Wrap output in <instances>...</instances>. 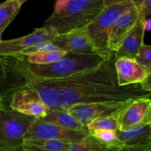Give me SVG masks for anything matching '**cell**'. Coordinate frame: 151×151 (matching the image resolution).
<instances>
[{
  "mask_svg": "<svg viewBox=\"0 0 151 151\" xmlns=\"http://www.w3.org/2000/svg\"><path fill=\"white\" fill-rule=\"evenodd\" d=\"M9 62L14 72L15 90L23 87L33 89L44 104L51 109L66 110L78 104L126 102L150 97L139 83L118 85L114 67V53L100 66L66 78L46 80L35 78Z\"/></svg>",
  "mask_w": 151,
  "mask_h": 151,
  "instance_id": "1",
  "label": "cell"
},
{
  "mask_svg": "<svg viewBox=\"0 0 151 151\" xmlns=\"http://www.w3.org/2000/svg\"><path fill=\"white\" fill-rule=\"evenodd\" d=\"M15 66L35 78L55 80L91 70L100 66L106 59L97 53L76 54L66 53L61 59L47 65L27 63L23 56H8ZM107 60V59H106Z\"/></svg>",
  "mask_w": 151,
  "mask_h": 151,
  "instance_id": "2",
  "label": "cell"
},
{
  "mask_svg": "<svg viewBox=\"0 0 151 151\" xmlns=\"http://www.w3.org/2000/svg\"><path fill=\"white\" fill-rule=\"evenodd\" d=\"M104 7V0H69L58 13H52L43 27L62 35L86 27Z\"/></svg>",
  "mask_w": 151,
  "mask_h": 151,
  "instance_id": "3",
  "label": "cell"
},
{
  "mask_svg": "<svg viewBox=\"0 0 151 151\" xmlns=\"http://www.w3.org/2000/svg\"><path fill=\"white\" fill-rule=\"evenodd\" d=\"M134 7L130 1L117 3L105 7L98 16L86 27L87 35L93 49L97 54L105 59H109L113 53L109 50V37L110 31L116 19L125 12Z\"/></svg>",
  "mask_w": 151,
  "mask_h": 151,
  "instance_id": "4",
  "label": "cell"
},
{
  "mask_svg": "<svg viewBox=\"0 0 151 151\" xmlns=\"http://www.w3.org/2000/svg\"><path fill=\"white\" fill-rule=\"evenodd\" d=\"M35 119L8 109H0V151L21 147L24 136Z\"/></svg>",
  "mask_w": 151,
  "mask_h": 151,
  "instance_id": "5",
  "label": "cell"
},
{
  "mask_svg": "<svg viewBox=\"0 0 151 151\" xmlns=\"http://www.w3.org/2000/svg\"><path fill=\"white\" fill-rule=\"evenodd\" d=\"M89 133L67 129L35 119L23 137L24 140H60L70 144L82 141Z\"/></svg>",
  "mask_w": 151,
  "mask_h": 151,
  "instance_id": "6",
  "label": "cell"
},
{
  "mask_svg": "<svg viewBox=\"0 0 151 151\" xmlns=\"http://www.w3.org/2000/svg\"><path fill=\"white\" fill-rule=\"evenodd\" d=\"M4 108L37 119L44 117L50 111L38 94L27 87L13 91L4 101Z\"/></svg>",
  "mask_w": 151,
  "mask_h": 151,
  "instance_id": "7",
  "label": "cell"
},
{
  "mask_svg": "<svg viewBox=\"0 0 151 151\" xmlns=\"http://www.w3.org/2000/svg\"><path fill=\"white\" fill-rule=\"evenodd\" d=\"M134 100L78 104L70 106L66 111L75 116L82 125L86 127L95 119L106 117L124 110Z\"/></svg>",
  "mask_w": 151,
  "mask_h": 151,
  "instance_id": "8",
  "label": "cell"
},
{
  "mask_svg": "<svg viewBox=\"0 0 151 151\" xmlns=\"http://www.w3.org/2000/svg\"><path fill=\"white\" fill-rule=\"evenodd\" d=\"M55 36V34L44 27L37 28L35 31L24 36L1 41L0 42V56L8 57L19 55L26 49L40 43L52 41Z\"/></svg>",
  "mask_w": 151,
  "mask_h": 151,
  "instance_id": "9",
  "label": "cell"
},
{
  "mask_svg": "<svg viewBox=\"0 0 151 151\" xmlns=\"http://www.w3.org/2000/svg\"><path fill=\"white\" fill-rule=\"evenodd\" d=\"M146 125H151L150 97L137 99L128 105L122 114L119 130Z\"/></svg>",
  "mask_w": 151,
  "mask_h": 151,
  "instance_id": "10",
  "label": "cell"
},
{
  "mask_svg": "<svg viewBox=\"0 0 151 151\" xmlns=\"http://www.w3.org/2000/svg\"><path fill=\"white\" fill-rule=\"evenodd\" d=\"M54 45L68 53L93 54V49L85 27L58 35L52 41Z\"/></svg>",
  "mask_w": 151,
  "mask_h": 151,
  "instance_id": "11",
  "label": "cell"
},
{
  "mask_svg": "<svg viewBox=\"0 0 151 151\" xmlns=\"http://www.w3.org/2000/svg\"><path fill=\"white\" fill-rule=\"evenodd\" d=\"M138 22V10L137 7H131L121 15L114 24L109 37V50L111 53H115L128 35L131 32Z\"/></svg>",
  "mask_w": 151,
  "mask_h": 151,
  "instance_id": "12",
  "label": "cell"
},
{
  "mask_svg": "<svg viewBox=\"0 0 151 151\" xmlns=\"http://www.w3.org/2000/svg\"><path fill=\"white\" fill-rule=\"evenodd\" d=\"M118 85L120 86L140 83L151 70L139 63L137 60L127 58L116 59L114 63Z\"/></svg>",
  "mask_w": 151,
  "mask_h": 151,
  "instance_id": "13",
  "label": "cell"
},
{
  "mask_svg": "<svg viewBox=\"0 0 151 151\" xmlns=\"http://www.w3.org/2000/svg\"><path fill=\"white\" fill-rule=\"evenodd\" d=\"M145 30L143 28L142 22H137L131 33L127 36L119 50L114 53L115 58H127L136 60L142 45L144 44Z\"/></svg>",
  "mask_w": 151,
  "mask_h": 151,
  "instance_id": "14",
  "label": "cell"
},
{
  "mask_svg": "<svg viewBox=\"0 0 151 151\" xmlns=\"http://www.w3.org/2000/svg\"><path fill=\"white\" fill-rule=\"evenodd\" d=\"M151 125L133 127L125 131L116 130V134L124 147L151 143Z\"/></svg>",
  "mask_w": 151,
  "mask_h": 151,
  "instance_id": "15",
  "label": "cell"
},
{
  "mask_svg": "<svg viewBox=\"0 0 151 151\" xmlns=\"http://www.w3.org/2000/svg\"><path fill=\"white\" fill-rule=\"evenodd\" d=\"M39 119L49 123L55 124L67 129L79 131H88L87 128L81 123L76 118L66 110L51 109L44 117Z\"/></svg>",
  "mask_w": 151,
  "mask_h": 151,
  "instance_id": "16",
  "label": "cell"
},
{
  "mask_svg": "<svg viewBox=\"0 0 151 151\" xmlns=\"http://www.w3.org/2000/svg\"><path fill=\"white\" fill-rule=\"evenodd\" d=\"M72 145L60 140H24L25 151H69Z\"/></svg>",
  "mask_w": 151,
  "mask_h": 151,
  "instance_id": "17",
  "label": "cell"
},
{
  "mask_svg": "<svg viewBox=\"0 0 151 151\" xmlns=\"http://www.w3.org/2000/svg\"><path fill=\"white\" fill-rule=\"evenodd\" d=\"M22 5L16 0H6L0 3V42L4 29L16 17Z\"/></svg>",
  "mask_w": 151,
  "mask_h": 151,
  "instance_id": "18",
  "label": "cell"
},
{
  "mask_svg": "<svg viewBox=\"0 0 151 151\" xmlns=\"http://www.w3.org/2000/svg\"><path fill=\"white\" fill-rule=\"evenodd\" d=\"M125 109L114 114L110 115L106 117L99 118L92 121L86 126L88 133L96 131V130H110V131H116V130L119 129L121 118H122V114Z\"/></svg>",
  "mask_w": 151,
  "mask_h": 151,
  "instance_id": "19",
  "label": "cell"
},
{
  "mask_svg": "<svg viewBox=\"0 0 151 151\" xmlns=\"http://www.w3.org/2000/svg\"><path fill=\"white\" fill-rule=\"evenodd\" d=\"M119 150L120 149L109 148L94 136L88 134L81 142L72 144L69 151H119Z\"/></svg>",
  "mask_w": 151,
  "mask_h": 151,
  "instance_id": "20",
  "label": "cell"
},
{
  "mask_svg": "<svg viewBox=\"0 0 151 151\" xmlns=\"http://www.w3.org/2000/svg\"><path fill=\"white\" fill-rule=\"evenodd\" d=\"M66 53L67 52L61 50V51L35 53V54H31L29 55L23 56V57L27 63H31V64L47 65L60 60Z\"/></svg>",
  "mask_w": 151,
  "mask_h": 151,
  "instance_id": "21",
  "label": "cell"
},
{
  "mask_svg": "<svg viewBox=\"0 0 151 151\" xmlns=\"http://www.w3.org/2000/svg\"><path fill=\"white\" fill-rule=\"evenodd\" d=\"M89 134L94 136L101 143L109 148L121 149L124 147L116 136V131L110 130H96L91 131Z\"/></svg>",
  "mask_w": 151,
  "mask_h": 151,
  "instance_id": "22",
  "label": "cell"
},
{
  "mask_svg": "<svg viewBox=\"0 0 151 151\" xmlns=\"http://www.w3.org/2000/svg\"><path fill=\"white\" fill-rule=\"evenodd\" d=\"M55 51H61V50L59 49L58 47H56L55 45H54L52 43V41H46V42L40 43V44L33 46V47H31L29 48L26 49L19 55L27 56L31 54H35V53L47 52Z\"/></svg>",
  "mask_w": 151,
  "mask_h": 151,
  "instance_id": "23",
  "label": "cell"
},
{
  "mask_svg": "<svg viewBox=\"0 0 151 151\" xmlns=\"http://www.w3.org/2000/svg\"><path fill=\"white\" fill-rule=\"evenodd\" d=\"M139 63L151 70V47L143 44L136 60Z\"/></svg>",
  "mask_w": 151,
  "mask_h": 151,
  "instance_id": "24",
  "label": "cell"
},
{
  "mask_svg": "<svg viewBox=\"0 0 151 151\" xmlns=\"http://www.w3.org/2000/svg\"><path fill=\"white\" fill-rule=\"evenodd\" d=\"M137 10L139 22H142L147 19L151 15V0H143L142 4Z\"/></svg>",
  "mask_w": 151,
  "mask_h": 151,
  "instance_id": "25",
  "label": "cell"
},
{
  "mask_svg": "<svg viewBox=\"0 0 151 151\" xmlns=\"http://www.w3.org/2000/svg\"><path fill=\"white\" fill-rule=\"evenodd\" d=\"M126 1H130L134 4V5L139 9L140 5L142 3L143 0H104V5L105 7L107 6L111 5V4H117V3H122V2H126Z\"/></svg>",
  "mask_w": 151,
  "mask_h": 151,
  "instance_id": "26",
  "label": "cell"
},
{
  "mask_svg": "<svg viewBox=\"0 0 151 151\" xmlns=\"http://www.w3.org/2000/svg\"><path fill=\"white\" fill-rule=\"evenodd\" d=\"M150 150H151V143L131 147H123L119 151H148Z\"/></svg>",
  "mask_w": 151,
  "mask_h": 151,
  "instance_id": "27",
  "label": "cell"
},
{
  "mask_svg": "<svg viewBox=\"0 0 151 151\" xmlns=\"http://www.w3.org/2000/svg\"><path fill=\"white\" fill-rule=\"evenodd\" d=\"M139 84L144 91L151 92V74L147 75Z\"/></svg>",
  "mask_w": 151,
  "mask_h": 151,
  "instance_id": "28",
  "label": "cell"
},
{
  "mask_svg": "<svg viewBox=\"0 0 151 151\" xmlns=\"http://www.w3.org/2000/svg\"><path fill=\"white\" fill-rule=\"evenodd\" d=\"M5 65H4V58L0 56V83L2 82L4 80V77H5Z\"/></svg>",
  "mask_w": 151,
  "mask_h": 151,
  "instance_id": "29",
  "label": "cell"
},
{
  "mask_svg": "<svg viewBox=\"0 0 151 151\" xmlns=\"http://www.w3.org/2000/svg\"><path fill=\"white\" fill-rule=\"evenodd\" d=\"M69 0H57L55 4V10L53 13H58L60 10H61L65 4L69 1Z\"/></svg>",
  "mask_w": 151,
  "mask_h": 151,
  "instance_id": "30",
  "label": "cell"
},
{
  "mask_svg": "<svg viewBox=\"0 0 151 151\" xmlns=\"http://www.w3.org/2000/svg\"><path fill=\"white\" fill-rule=\"evenodd\" d=\"M142 27L145 29V30L149 31L150 29V19L149 18L145 19V20L142 22Z\"/></svg>",
  "mask_w": 151,
  "mask_h": 151,
  "instance_id": "31",
  "label": "cell"
},
{
  "mask_svg": "<svg viewBox=\"0 0 151 151\" xmlns=\"http://www.w3.org/2000/svg\"><path fill=\"white\" fill-rule=\"evenodd\" d=\"M4 109V103H3V98L1 95H0V109Z\"/></svg>",
  "mask_w": 151,
  "mask_h": 151,
  "instance_id": "32",
  "label": "cell"
},
{
  "mask_svg": "<svg viewBox=\"0 0 151 151\" xmlns=\"http://www.w3.org/2000/svg\"><path fill=\"white\" fill-rule=\"evenodd\" d=\"M8 151H25V150H24V149L22 147V146H21V147H17V148H15V149H13V150H10Z\"/></svg>",
  "mask_w": 151,
  "mask_h": 151,
  "instance_id": "33",
  "label": "cell"
},
{
  "mask_svg": "<svg viewBox=\"0 0 151 151\" xmlns=\"http://www.w3.org/2000/svg\"><path fill=\"white\" fill-rule=\"evenodd\" d=\"M16 1H17L19 4H20V5H22V4H23L25 1H27V0H16Z\"/></svg>",
  "mask_w": 151,
  "mask_h": 151,
  "instance_id": "34",
  "label": "cell"
},
{
  "mask_svg": "<svg viewBox=\"0 0 151 151\" xmlns=\"http://www.w3.org/2000/svg\"><path fill=\"white\" fill-rule=\"evenodd\" d=\"M148 151H151V150H148Z\"/></svg>",
  "mask_w": 151,
  "mask_h": 151,
  "instance_id": "35",
  "label": "cell"
}]
</instances>
